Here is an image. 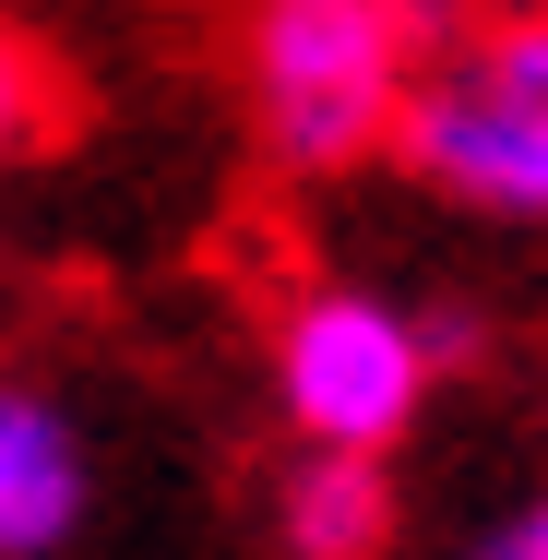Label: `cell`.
Segmentation results:
<instances>
[{"label":"cell","instance_id":"2","mask_svg":"<svg viewBox=\"0 0 548 560\" xmlns=\"http://www.w3.org/2000/svg\"><path fill=\"white\" fill-rule=\"evenodd\" d=\"M394 155L430 179L453 215L548 226V12H501L465 48L418 60Z\"/></svg>","mask_w":548,"mask_h":560},{"label":"cell","instance_id":"3","mask_svg":"<svg viewBox=\"0 0 548 560\" xmlns=\"http://www.w3.org/2000/svg\"><path fill=\"white\" fill-rule=\"evenodd\" d=\"M430 382H441L430 311L382 287H311L275 323V418L323 453H394L430 418Z\"/></svg>","mask_w":548,"mask_h":560},{"label":"cell","instance_id":"4","mask_svg":"<svg viewBox=\"0 0 548 560\" xmlns=\"http://www.w3.org/2000/svg\"><path fill=\"white\" fill-rule=\"evenodd\" d=\"M84 513H96V442H84V418L48 382L0 370V560H60L84 537Z\"/></svg>","mask_w":548,"mask_h":560},{"label":"cell","instance_id":"1","mask_svg":"<svg viewBox=\"0 0 548 560\" xmlns=\"http://www.w3.org/2000/svg\"><path fill=\"white\" fill-rule=\"evenodd\" d=\"M441 48V0H263L250 12V119L287 179H346L394 143L406 84Z\"/></svg>","mask_w":548,"mask_h":560},{"label":"cell","instance_id":"5","mask_svg":"<svg viewBox=\"0 0 548 560\" xmlns=\"http://www.w3.org/2000/svg\"><path fill=\"white\" fill-rule=\"evenodd\" d=\"M275 549L287 560H382L394 549V453H323L275 477Z\"/></svg>","mask_w":548,"mask_h":560},{"label":"cell","instance_id":"6","mask_svg":"<svg viewBox=\"0 0 548 560\" xmlns=\"http://www.w3.org/2000/svg\"><path fill=\"white\" fill-rule=\"evenodd\" d=\"M48 119H60V72L36 60V36H24V24H0V167H12Z\"/></svg>","mask_w":548,"mask_h":560},{"label":"cell","instance_id":"7","mask_svg":"<svg viewBox=\"0 0 548 560\" xmlns=\"http://www.w3.org/2000/svg\"><path fill=\"white\" fill-rule=\"evenodd\" d=\"M477 560H548V489H537V501H525V513H513V525H501Z\"/></svg>","mask_w":548,"mask_h":560}]
</instances>
